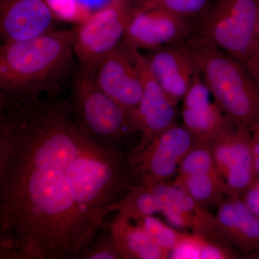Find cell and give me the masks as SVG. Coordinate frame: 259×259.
Listing matches in <instances>:
<instances>
[{
	"label": "cell",
	"mask_w": 259,
	"mask_h": 259,
	"mask_svg": "<svg viewBox=\"0 0 259 259\" xmlns=\"http://www.w3.org/2000/svg\"><path fill=\"white\" fill-rule=\"evenodd\" d=\"M133 185L71 103L1 95L0 258H80Z\"/></svg>",
	"instance_id": "cell-1"
},
{
	"label": "cell",
	"mask_w": 259,
	"mask_h": 259,
	"mask_svg": "<svg viewBox=\"0 0 259 259\" xmlns=\"http://www.w3.org/2000/svg\"><path fill=\"white\" fill-rule=\"evenodd\" d=\"M74 30H51L0 49L1 95L37 100L64 81L74 61Z\"/></svg>",
	"instance_id": "cell-2"
},
{
	"label": "cell",
	"mask_w": 259,
	"mask_h": 259,
	"mask_svg": "<svg viewBox=\"0 0 259 259\" xmlns=\"http://www.w3.org/2000/svg\"><path fill=\"white\" fill-rule=\"evenodd\" d=\"M185 42L213 100L228 118L250 132L259 120V83L249 69L199 34Z\"/></svg>",
	"instance_id": "cell-3"
},
{
	"label": "cell",
	"mask_w": 259,
	"mask_h": 259,
	"mask_svg": "<svg viewBox=\"0 0 259 259\" xmlns=\"http://www.w3.org/2000/svg\"><path fill=\"white\" fill-rule=\"evenodd\" d=\"M258 17L259 0H215L197 23V33L241 61L259 83Z\"/></svg>",
	"instance_id": "cell-4"
},
{
	"label": "cell",
	"mask_w": 259,
	"mask_h": 259,
	"mask_svg": "<svg viewBox=\"0 0 259 259\" xmlns=\"http://www.w3.org/2000/svg\"><path fill=\"white\" fill-rule=\"evenodd\" d=\"M72 94L71 105L76 120L97 142L120 148V143L135 134L130 116L99 88L95 74L80 69Z\"/></svg>",
	"instance_id": "cell-5"
},
{
	"label": "cell",
	"mask_w": 259,
	"mask_h": 259,
	"mask_svg": "<svg viewBox=\"0 0 259 259\" xmlns=\"http://www.w3.org/2000/svg\"><path fill=\"white\" fill-rule=\"evenodd\" d=\"M196 144L183 124H173L151 139L141 141L127 155L134 184L153 185L171 182L182 160Z\"/></svg>",
	"instance_id": "cell-6"
},
{
	"label": "cell",
	"mask_w": 259,
	"mask_h": 259,
	"mask_svg": "<svg viewBox=\"0 0 259 259\" xmlns=\"http://www.w3.org/2000/svg\"><path fill=\"white\" fill-rule=\"evenodd\" d=\"M135 8L128 0H112L74 30V52L80 69L95 74L102 59L120 45Z\"/></svg>",
	"instance_id": "cell-7"
},
{
	"label": "cell",
	"mask_w": 259,
	"mask_h": 259,
	"mask_svg": "<svg viewBox=\"0 0 259 259\" xmlns=\"http://www.w3.org/2000/svg\"><path fill=\"white\" fill-rule=\"evenodd\" d=\"M197 30L195 20L145 0L135 8L122 42L131 49L151 51L185 41Z\"/></svg>",
	"instance_id": "cell-8"
},
{
	"label": "cell",
	"mask_w": 259,
	"mask_h": 259,
	"mask_svg": "<svg viewBox=\"0 0 259 259\" xmlns=\"http://www.w3.org/2000/svg\"><path fill=\"white\" fill-rule=\"evenodd\" d=\"M210 147L227 196L241 197L258 177L249 131L233 122Z\"/></svg>",
	"instance_id": "cell-9"
},
{
	"label": "cell",
	"mask_w": 259,
	"mask_h": 259,
	"mask_svg": "<svg viewBox=\"0 0 259 259\" xmlns=\"http://www.w3.org/2000/svg\"><path fill=\"white\" fill-rule=\"evenodd\" d=\"M126 48L139 69L143 84L141 100L131 115V126L135 134L141 135V141H147L176 123L177 105L155 78L146 56L139 50Z\"/></svg>",
	"instance_id": "cell-10"
},
{
	"label": "cell",
	"mask_w": 259,
	"mask_h": 259,
	"mask_svg": "<svg viewBox=\"0 0 259 259\" xmlns=\"http://www.w3.org/2000/svg\"><path fill=\"white\" fill-rule=\"evenodd\" d=\"M95 79L131 119L141 100L143 84L139 69L123 44L102 59L95 70Z\"/></svg>",
	"instance_id": "cell-11"
},
{
	"label": "cell",
	"mask_w": 259,
	"mask_h": 259,
	"mask_svg": "<svg viewBox=\"0 0 259 259\" xmlns=\"http://www.w3.org/2000/svg\"><path fill=\"white\" fill-rule=\"evenodd\" d=\"M172 181L182 186L207 209L218 207L228 197L210 145L196 142L182 160L178 173Z\"/></svg>",
	"instance_id": "cell-12"
},
{
	"label": "cell",
	"mask_w": 259,
	"mask_h": 259,
	"mask_svg": "<svg viewBox=\"0 0 259 259\" xmlns=\"http://www.w3.org/2000/svg\"><path fill=\"white\" fill-rule=\"evenodd\" d=\"M200 74L194 76L182 99V124L196 142L212 144L218 136L233 123L214 100Z\"/></svg>",
	"instance_id": "cell-13"
},
{
	"label": "cell",
	"mask_w": 259,
	"mask_h": 259,
	"mask_svg": "<svg viewBox=\"0 0 259 259\" xmlns=\"http://www.w3.org/2000/svg\"><path fill=\"white\" fill-rule=\"evenodd\" d=\"M155 186L161 198V214L170 225L225 242L218 231L215 214L199 204L182 186L172 180Z\"/></svg>",
	"instance_id": "cell-14"
},
{
	"label": "cell",
	"mask_w": 259,
	"mask_h": 259,
	"mask_svg": "<svg viewBox=\"0 0 259 259\" xmlns=\"http://www.w3.org/2000/svg\"><path fill=\"white\" fill-rule=\"evenodd\" d=\"M54 18L47 0H0L3 44L25 41L51 31Z\"/></svg>",
	"instance_id": "cell-15"
},
{
	"label": "cell",
	"mask_w": 259,
	"mask_h": 259,
	"mask_svg": "<svg viewBox=\"0 0 259 259\" xmlns=\"http://www.w3.org/2000/svg\"><path fill=\"white\" fill-rule=\"evenodd\" d=\"M146 57L158 82L171 101L178 105L198 72L185 41L151 51Z\"/></svg>",
	"instance_id": "cell-16"
},
{
	"label": "cell",
	"mask_w": 259,
	"mask_h": 259,
	"mask_svg": "<svg viewBox=\"0 0 259 259\" xmlns=\"http://www.w3.org/2000/svg\"><path fill=\"white\" fill-rule=\"evenodd\" d=\"M215 218L223 241L245 254L259 255V216L241 197H227Z\"/></svg>",
	"instance_id": "cell-17"
},
{
	"label": "cell",
	"mask_w": 259,
	"mask_h": 259,
	"mask_svg": "<svg viewBox=\"0 0 259 259\" xmlns=\"http://www.w3.org/2000/svg\"><path fill=\"white\" fill-rule=\"evenodd\" d=\"M122 259H164L168 253L158 246L139 223L117 213L110 228Z\"/></svg>",
	"instance_id": "cell-18"
},
{
	"label": "cell",
	"mask_w": 259,
	"mask_h": 259,
	"mask_svg": "<svg viewBox=\"0 0 259 259\" xmlns=\"http://www.w3.org/2000/svg\"><path fill=\"white\" fill-rule=\"evenodd\" d=\"M110 210L137 221L146 216L161 214L162 204L156 186L134 184Z\"/></svg>",
	"instance_id": "cell-19"
},
{
	"label": "cell",
	"mask_w": 259,
	"mask_h": 259,
	"mask_svg": "<svg viewBox=\"0 0 259 259\" xmlns=\"http://www.w3.org/2000/svg\"><path fill=\"white\" fill-rule=\"evenodd\" d=\"M134 221L144 228L159 248L168 253V256L183 235L184 232L171 228L155 215L146 216Z\"/></svg>",
	"instance_id": "cell-20"
},
{
	"label": "cell",
	"mask_w": 259,
	"mask_h": 259,
	"mask_svg": "<svg viewBox=\"0 0 259 259\" xmlns=\"http://www.w3.org/2000/svg\"><path fill=\"white\" fill-rule=\"evenodd\" d=\"M150 3L198 23L210 7V0H147Z\"/></svg>",
	"instance_id": "cell-21"
},
{
	"label": "cell",
	"mask_w": 259,
	"mask_h": 259,
	"mask_svg": "<svg viewBox=\"0 0 259 259\" xmlns=\"http://www.w3.org/2000/svg\"><path fill=\"white\" fill-rule=\"evenodd\" d=\"M80 258L122 259L118 247L111 232L100 237L95 243H92L83 252Z\"/></svg>",
	"instance_id": "cell-22"
},
{
	"label": "cell",
	"mask_w": 259,
	"mask_h": 259,
	"mask_svg": "<svg viewBox=\"0 0 259 259\" xmlns=\"http://www.w3.org/2000/svg\"><path fill=\"white\" fill-rule=\"evenodd\" d=\"M241 198L252 212L259 216V177H257Z\"/></svg>",
	"instance_id": "cell-23"
},
{
	"label": "cell",
	"mask_w": 259,
	"mask_h": 259,
	"mask_svg": "<svg viewBox=\"0 0 259 259\" xmlns=\"http://www.w3.org/2000/svg\"><path fill=\"white\" fill-rule=\"evenodd\" d=\"M252 150L257 176L259 177V120L250 130Z\"/></svg>",
	"instance_id": "cell-24"
}]
</instances>
